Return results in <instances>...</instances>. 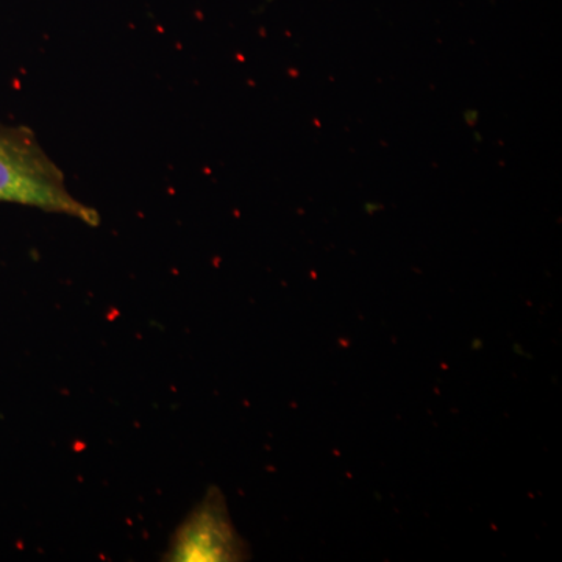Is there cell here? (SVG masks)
I'll use <instances>...</instances> for the list:
<instances>
[{
  "label": "cell",
  "mask_w": 562,
  "mask_h": 562,
  "mask_svg": "<svg viewBox=\"0 0 562 562\" xmlns=\"http://www.w3.org/2000/svg\"><path fill=\"white\" fill-rule=\"evenodd\" d=\"M0 202L68 214L90 225L99 214L74 199L65 176L29 128L0 122Z\"/></svg>",
  "instance_id": "cell-1"
},
{
  "label": "cell",
  "mask_w": 562,
  "mask_h": 562,
  "mask_svg": "<svg viewBox=\"0 0 562 562\" xmlns=\"http://www.w3.org/2000/svg\"><path fill=\"white\" fill-rule=\"evenodd\" d=\"M169 557L172 561L246 560V543L233 528L220 491L210 492L180 528Z\"/></svg>",
  "instance_id": "cell-2"
}]
</instances>
